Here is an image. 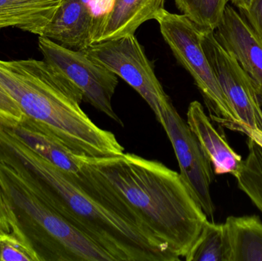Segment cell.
<instances>
[{"mask_svg":"<svg viewBox=\"0 0 262 261\" xmlns=\"http://www.w3.org/2000/svg\"><path fill=\"white\" fill-rule=\"evenodd\" d=\"M164 3L165 0H112L111 7L95 20L92 44L134 35L164 9Z\"/></svg>","mask_w":262,"mask_h":261,"instance_id":"obj_12","label":"cell"},{"mask_svg":"<svg viewBox=\"0 0 262 261\" xmlns=\"http://www.w3.org/2000/svg\"><path fill=\"white\" fill-rule=\"evenodd\" d=\"M24 117L19 106L0 84V124L19 122Z\"/></svg>","mask_w":262,"mask_h":261,"instance_id":"obj_21","label":"cell"},{"mask_svg":"<svg viewBox=\"0 0 262 261\" xmlns=\"http://www.w3.org/2000/svg\"><path fill=\"white\" fill-rule=\"evenodd\" d=\"M220 44L250 77L262 105V39L233 7L227 5L214 30Z\"/></svg>","mask_w":262,"mask_h":261,"instance_id":"obj_10","label":"cell"},{"mask_svg":"<svg viewBox=\"0 0 262 261\" xmlns=\"http://www.w3.org/2000/svg\"><path fill=\"white\" fill-rule=\"evenodd\" d=\"M160 124L175 152L182 179L208 219H213L215 206L210 192L214 179L212 163L172 104L163 113Z\"/></svg>","mask_w":262,"mask_h":261,"instance_id":"obj_9","label":"cell"},{"mask_svg":"<svg viewBox=\"0 0 262 261\" xmlns=\"http://www.w3.org/2000/svg\"><path fill=\"white\" fill-rule=\"evenodd\" d=\"M85 50L133 87L147 103L160 124L163 113L172 104L134 34L95 43Z\"/></svg>","mask_w":262,"mask_h":261,"instance_id":"obj_7","label":"cell"},{"mask_svg":"<svg viewBox=\"0 0 262 261\" xmlns=\"http://www.w3.org/2000/svg\"><path fill=\"white\" fill-rule=\"evenodd\" d=\"M43 60L81 93L89 103L123 126L112 106L118 77L84 50L67 49L55 41L38 37Z\"/></svg>","mask_w":262,"mask_h":261,"instance_id":"obj_6","label":"cell"},{"mask_svg":"<svg viewBox=\"0 0 262 261\" xmlns=\"http://www.w3.org/2000/svg\"><path fill=\"white\" fill-rule=\"evenodd\" d=\"M225 226L229 261H262V222L258 216H231Z\"/></svg>","mask_w":262,"mask_h":261,"instance_id":"obj_16","label":"cell"},{"mask_svg":"<svg viewBox=\"0 0 262 261\" xmlns=\"http://www.w3.org/2000/svg\"><path fill=\"white\" fill-rule=\"evenodd\" d=\"M253 0H227L228 3H231L236 6L239 10H245L249 8Z\"/></svg>","mask_w":262,"mask_h":261,"instance_id":"obj_24","label":"cell"},{"mask_svg":"<svg viewBox=\"0 0 262 261\" xmlns=\"http://www.w3.org/2000/svg\"><path fill=\"white\" fill-rule=\"evenodd\" d=\"M177 9L201 29L215 30L223 17L227 0H174Z\"/></svg>","mask_w":262,"mask_h":261,"instance_id":"obj_19","label":"cell"},{"mask_svg":"<svg viewBox=\"0 0 262 261\" xmlns=\"http://www.w3.org/2000/svg\"><path fill=\"white\" fill-rule=\"evenodd\" d=\"M186 123L213 165L215 174L230 173L235 177L243 162L241 156L215 130L199 101H192L189 104Z\"/></svg>","mask_w":262,"mask_h":261,"instance_id":"obj_13","label":"cell"},{"mask_svg":"<svg viewBox=\"0 0 262 261\" xmlns=\"http://www.w3.org/2000/svg\"><path fill=\"white\" fill-rule=\"evenodd\" d=\"M200 29L203 50L226 99L243 127V133L246 134L249 130L262 132L261 104L250 77L219 43L213 30Z\"/></svg>","mask_w":262,"mask_h":261,"instance_id":"obj_8","label":"cell"},{"mask_svg":"<svg viewBox=\"0 0 262 261\" xmlns=\"http://www.w3.org/2000/svg\"><path fill=\"white\" fill-rule=\"evenodd\" d=\"M0 84L28 119L73 153L95 158L124 153L115 135L84 113L81 93L44 60H0Z\"/></svg>","mask_w":262,"mask_h":261,"instance_id":"obj_3","label":"cell"},{"mask_svg":"<svg viewBox=\"0 0 262 261\" xmlns=\"http://www.w3.org/2000/svg\"><path fill=\"white\" fill-rule=\"evenodd\" d=\"M10 222L9 215L5 205L4 201L0 193V234L11 232Z\"/></svg>","mask_w":262,"mask_h":261,"instance_id":"obj_23","label":"cell"},{"mask_svg":"<svg viewBox=\"0 0 262 261\" xmlns=\"http://www.w3.org/2000/svg\"><path fill=\"white\" fill-rule=\"evenodd\" d=\"M95 16L85 0H64L41 37L73 50H84L93 43Z\"/></svg>","mask_w":262,"mask_h":261,"instance_id":"obj_11","label":"cell"},{"mask_svg":"<svg viewBox=\"0 0 262 261\" xmlns=\"http://www.w3.org/2000/svg\"><path fill=\"white\" fill-rule=\"evenodd\" d=\"M249 154L236 175L238 187L262 213V146L249 137Z\"/></svg>","mask_w":262,"mask_h":261,"instance_id":"obj_18","label":"cell"},{"mask_svg":"<svg viewBox=\"0 0 262 261\" xmlns=\"http://www.w3.org/2000/svg\"><path fill=\"white\" fill-rule=\"evenodd\" d=\"M154 19L176 59L193 78L210 111V117L225 127L243 133V127L203 50L200 28L186 15L171 13L165 9Z\"/></svg>","mask_w":262,"mask_h":261,"instance_id":"obj_5","label":"cell"},{"mask_svg":"<svg viewBox=\"0 0 262 261\" xmlns=\"http://www.w3.org/2000/svg\"><path fill=\"white\" fill-rule=\"evenodd\" d=\"M0 193L11 232L26 242L40 261H114L55 211L18 171L3 162Z\"/></svg>","mask_w":262,"mask_h":261,"instance_id":"obj_4","label":"cell"},{"mask_svg":"<svg viewBox=\"0 0 262 261\" xmlns=\"http://www.w3.org/2000/svg\"><path fill=\"white\" fill-rule=\"evenodd\" d=\"M64 0H0V29L15 28L41 36Z\"/></svg>","mask_w":262,"mask_h":261,"instance_id":"obj_15","label":"cell"},{"mask_svg":"<svg viewBox=\"0 0 262 261\" xmlns=\"http://www.w3.org/2000/svg\"><path fill=\"white\" fill-rule=\"evenodd\" d=\"M239 12L240 15L262 39V0H253L249 8Z\"/></svg>","mask_w":262,"mask_h":261,"instance_id":"obj_22","label":"cell"},{"mask_svg":"<svg viewBox=\"0 0 262 261\" xmlns=\"http://www.w3.org/2000/svg\"><path fill=\"white\" fill-rule=\"evenodd\" d=\"M0 162L18 171L32 188L72 226L114 261H179L151 233L106 206L80 182L41 157L0 126Z\"/></svg>","mask_w":262,"mask_h":261,"instance_id":"obj_1","label":"cell"},{"mask_svg":"<svg viewBox=\"0 0 262 261\" xmlns=\"http://www.w3.org/2000/svg\"><path fill=\"white\" fill-rule=\"evenodd\" d=\"M0 125L38 156L61 170L74 174L81 170L78 154L26 116L19 122Z\"/></svg>","mask_w":262,"mask_h":261,"instance_id":"obj_14","label":"cell"},{"mask_svg":"<svg viewBox=\"0 0 262 261\" xmlns=\"http://www.w3.org/2000/svg\"><path fill=\"white\" fill-rule=\"evenodd\" d=\"M78 159L158 240L185 257L208 218L180 173L134 153Z\"/></svg>","mask_w":262,"mask_h":261,"instance_id":"obj_2","label":"cell"},{"mask_svg":"<svg viewBox=\"0 0 262 261\" xmlns=\"http://www.w3.org/2000/svg\"><path fill=\"white\" fill-rule=\"evenodd\" d=\"M229 255L225 224L207 220L184 258L187 261H229Z\"/></svg>","mask_w":262,"mask_h":261,"instance_id":"obj_17","label":"cell"},{"mask_svg":"<svg viewBox=\"0 0 262 261\" xmlns=\"http://www.w3.org/2000/svg\"><path fill=\"white\" fill-rule=\"evenodd\" d=\"M0 261H40L34 250L12 232L0 234Z\"/></svg>","mask_w":262,"mask_h":261,"instance_id":"obj_20","label":"cell"}]
</instances>
